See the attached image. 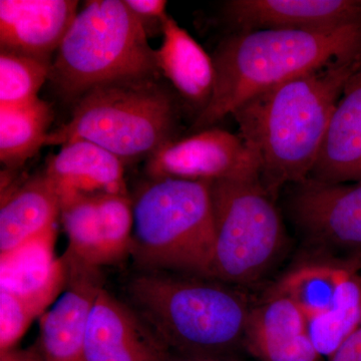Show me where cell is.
Wrapping results in <instances>:
<instances>
[{"instance_id":"obj_22","label":"cell","mask_w":361,"mask_h":361,"mask_svg":"<svg viewBox=\"0 0 361 361\" xmlns=\"http://www.w3.org/2000/svg\"><path fill=\"white\" fill-rule=\"evenodd\" d=\"M306 319L316 350L329 360L361 325V276L351 272L341 285L331 307L322 314Z\"/></svg>"},{"instance_id":"obj_17","label":"cell","mask_w":361,"mask_h":361,"mask_svg":"<svg viewBox=\"0 0 361 361\" xmlns=\"http://www.w3.org/2000/svg\"><path fill=\"white\" fill-rule=\"evenodd\" d=\"M310 178L332 184L361 182V71L332 114Z\"/></svg>"},{"instance_id":"obj_19","label":"cell","mask_w":361,"mask_h":361,"mask_svg":"<svg viewBox=\"0 0 361 361\" xmlns=\"http://www.w3.org/2000/svg\"><path fill=\"white\" fill-rule=\"evenodd\" d=\"M161 35L163 42L156 49L161 75L180 96L204 110L215 84L212 56L171 16L164 23Z\"/></svg>"},{"instance_id":"obj_20","label":"cell","mask_w":361,"mask_h":361,"mask_svg":"<svg viewBox=\"0 0 361 361\" xmlns=\"http://www.w3.org/2000/svg\"><path fill=\"white\" fill-rule=\"evenodd\" d=\"M54 120L51 104L39 97L32 103L0 108V161L16 171L45 146Z\"/></svg>"},{"instance_id":"obj_8","label":"cell","mask_w":361,"mask_h":361,"mask_svg":"<svg viewBox=\"0 0 361 361\" xmlns=\"http://www.w3.org/2000/svg\"><path fill=\"white\" fill-rule=\"evenodd\" d=\"M289 196L292 222L307 245L324 255L361 256V182L332 184L308 178Z\"/></svg>"},{"instance_id":"obj_21","label":"cell","mask_w":361,"mask_h":361,"mask_svg":"<svg viewBox=\"0 0 361 361\" xmlns=\"http://www.w3.org/2000/svg\"><path fill=\"white\" fill-rule=\"evenodd\" d=\"M351 272L342 263H306L289 271L270 292L288 298L306 318L314 317L331 307Z\"/></svg>"},{"instance_id":"obj_6","label":"cell","mask_w":361,"mask_h":361,"mask_svg":"<svg viewBox=\"0 0 361 361\" xmlns=\"http://www.w3.org/2000/svg\"><path fill=\"white\" fill-rule=\"evenodd\" d=\"M148 37L125 0L85 2L56 52L49 82L59 97L75 104L104 82L160 75Z\"/></svg>"},{"instance_id":"obj_26","label":"cell","mask_w":361,"mask_h":361,"mask_svg":"<svg viewBox=\"0 0 361 361\" xmlns=\"http://www.w3.org/2000/svg\"><path fill=\"white\" fill-rule=\"evenodd\" d=\"M37 313L18 297L0 290V353L16 348Z\"/></svg>"},{"instance_id":"obj_12","label":"cell","mask_w":361,"mask_h":361,"mask_svg":"<svg viewBox=\"0 0 361 361\" xmlns=\"http://www.w3.org/2000/svg\"><path fill=\"white\" fill-rule=\"evenodd\" d=\"M78 6L75 0H1L0 51L52 63Z\"/></svg>"},{"instance_id":"obj_5","label":"cell","mask_w":361,"mask_h":361,"mask_svg":"<svg viewBox=\"0 0 361 361\" xmlns=\"http://www.w3.org/2000/svg\"><path fill=\"white\" fill-rule=\"evenodd\" d=\"M212 182L149 179L132 197L130 257L139 271L211 278L215 224Z\"/></svg>"},{"instance_id":"obj_10","label":"cell","mask_w":361,"mask_h":361,"mask_svg":"<svg viewBox=\"0 0 361 361\" xmlns=\"http://www.w3.org/2000/svg\"><path fill=\"white\" fill-rule=\"evenodd\" d=\"M169 350L128 303L102 288L90 311L85 361H166Z\"/></svg>"},{"instance_id":"obj_14","label":"cell","mask_w":361,"mask_h":361,"mask_svg":"<svg viewBox=\"0 0 361 361\" xmlns=\"http://www.w3.org/2000/svg\"><path fill=\"white\" fill-rule=\"evenodd\" d=\"M56 228L0 254V290L27 303L42 316L66 286L63 257L56 255Z\"/></svg>"},{"instance_id":"obj_11","label":"cell","mask_w":361,"mask_h":361,"mask_svg":"<svg viewBox=\"0 0 361 361\" xmlns=\"http://www.w3.org/2000/svg\"><path fill=\"white\" fill-rule=\"evenodd\" d=\"M65 265V291L51 310L39 317L37 344L44 361H85L87 322L97 293L104 287L101 270Z\"/></svg>"},{"instance_id":"obj_1","label":"cell","mask_w":361,"mask_h":361,"mask_svg":"<svg viewBox=\"0 0 361 361\" xmlns=\"http://www.w3.org/2000/svg\"><path fill=\"white\" fill-rule=\"evenodd\" d=\"M360 71L361 56L334 61L261 92L232 114L274 200L285 185L310 177L332 114Z\"/></svg>"},{"instance_id":"obj_2","label":"cell","mask_w":361,"mask_h":361,"mask_svg":"<svg viewBox=\"0 0 361 361\" xmlns=\"http://www.w3.org/2000/svg\"><path fill=\"white\" fill-rule=\"evenodd\" d=\"M361 56V20L322 30L233 32L216 47L215 84L192 130L213 128L248 99L330 63Z\"/></svg>"},{"instance_id":"obj_7","label":"cell","mask_w":361,"mask_h":361,"mask_svg":"<svg viewBox=\"0 0 361 361\" xmlns=\"http://www.w3.org/2000/svg\"><path fill=\"white\" fill-rule=\"evenodd\" d=\"M215 243L211 278L233 286L259 281L283 250L286 236L274 199L259 178L211 184Z\"/></svg>"},{"instance_id":"obj_9","label":"cell","mask_w":361,"mask_h":361,"mask_svg":"<svg viewBox=\"0 0 361 361\" xmlns=\"http://www.w3.org/2000/svg\"><path fill=\"white\" fill-rule=\"evenodd\" d=\"M149 179L218 180L259 178L257 159L239 135L218 128L175 139L145 161Z\"/></svg>"},{"instance_id":"obj_27","label":"cell","mask_w":361,"mask_h":361,"mask_svg":"<svg viewBox=\"0 0 361 361\" xmlns=\"http://www.w3.org/2000/svg\"><path fill=\"white\" fill-rule=\"evenodd\" d=\"M125 4L141 20L145 30L148 33L149 30H158L163 33V25L169 18L166 7L167 1L164 0H125Z\"/></svg>"},{"instance_id":"obj_24","label":"cell","mask_w":361,"mask_h":361,"mask_svg":"<svg viewBox=\"0 0 361 361\" xmlns=\"http://www.w3.org/2000/svg\"><path fill=\"white\" fill-rule=\"evenodd\" d=\"M51 61L0 51V108L30 104L49 80Z\"/></svg>"},{"instance_id":"obj_15","label":"cell","mask_w":361,"mask_h":361,"mask_svg":"<svg viewBox=\"0 0 361 361\" xmlns=\"http://www.w3.org/2000/svg\"><path fill=\"white\" fill-rule=\"evenodd\" d=\"M244 348L260 361H322L308 334L302 311L279 294L252 306Z\"/></svg>"},{"instance_id":"obj_29","label":"cell","mask_w":361,"mask_h":361,"mask_svg":"<svg viewBox=\"0 0 361 361\" xmlns=\"http://www.w3.org/2000/svg\"><path fill=\"white\" fill-rule=\"evenodd\" d=\"M0 361H44L37 343L30 348H13L0 353Z\"/></svg>"},{"instance_id":"obj_18","label":"cell","mask_w":361,"mask_h":361,"mask_svg":"<svg viewBox=\"0 0 361 361\" xmlns=\"http://www.w3.org/2000/svg\"><path fill=\"white\" fill-rule=\"evenodd\" d=\"M61 202L44 173L1 194L0 254L56 227Z\"/></svg>"},{"instance_id":"obj_4","label":"cell","mask_w":361,"mask_h":361,"mask_svg":"<svg viewBox=\"0 0 361 361\" xmlns=\"http://www.w3.org/2000/svg\"><path fill=\"white\" fill-rule=\"evenodd\" d=\"M161 77L122 78L92 87L73 104L70 121L49 133L45 146L85 140L125 165L146 161L178 139L179 106Z\"/></svg>"},{"instance_id":"obj_31","label":"cell","mask_w":361,"mask_h":361,"mask_svg":"<svg viewBox=\"0 0 361 361\" xmlns=\"http://www.w3.org/2000/svg\"><path fill=\"white\" fill-rule=\"evenodd\" d=\"M348 267L350 268V270L355 271L360 269L361 268V256L360 257L356 258L355 260L351 261L350 263L346 264Z\"/></svg>"},{"instance_id":"obj_25","label":"cell","mask_w":361,"mask_h":361,"mask_svg":"<svg viewBox=\"0 0 361 361\" xmlns=\"http://www.w3.org/2000/svg\"><path fill=\"white\" fill-rule=\"evenodd\" d=\"M97 212L103 241L104 266L116 265L132 255L134 212L130 195H99Z\"/></svg>"},{"instance_id":"obj_30","label":"cell","mask_w":361,"mask_h":361,"mask_svg":"<svg viewBox=\"0 0 361 361\" xmlns=\"http://www.w3.org/2000/svg\"><path fill=\"white\" fill-rule=\"evenodd\" d=\"M166 361H237L233 357H195L176 355L169 351Z\"/></svg>"},{"instance_id":"obj_13","label":"cell","mask_w":361,"mask_h":361,"mask_svg":"<svg viewBox=\"0 0 361 361\" xmlns=\"http://www.w3.org/2000/svg\"><path fill=\"white\" fill-rule=\"evenodd\" d=\"M234 32L322 30L361 20L356 0H231L223 9Z\"/></svg>"},{"instance_id":"obj_3","label":"cell","mask_w":361,"mask_h":361,"mask_svg":"<svg viewBox=\"0 0 361 361\" xmlns=\"http://www.w3.org/2000/svg\"><path fill=\"white\" fill-rule=\"evenodd\" d=\"M126 293L128 304L170 353L233 357L244 348L252 306L237 286L210 277L137 270Z\"/></svg>"},{"instance_id":"obj_16","label":"cell","mask_w":361,"mask_h":361,"mask_svg":"<svg viewBox=\"0 0 361 361\" xmlns=\"http://www.w3.org/2000/svg\"><path fill=\"white\" fill-rule=\"evenodd\" d=\"M44 175L56 189L61 204L78 197L129 195L123 161L85 140L63 145L47 161Z\"/></svg>"},{"instance_id":"obj_28","label":"cell","mask_w":361,"mask_h":361,"mask_svg":"<svg viewBox=\"0 0 361 361\" xmlns=\"http://www.w3.org/2000/svg\"><path fill=\"white\" fill-rule=\"evenodd\" d=\"M329 361H361V325Z\"/></svg>"},{"instance_id":"obj_23","label":"cell","mask_w":361,"mask_h":361,"mask_svg":"<svg viewBox=\"0 0 361 361\" xmlns=\"http://www.w3.org/2000/svg\"><path fill=\"white\" fill-rule=\"evenodd\" d=\"M97 198L78 197L61 204L59 217L68 240L63 260L68 264L101 270L104 267L103 241Z\"/></svg>"}]
</instances>
